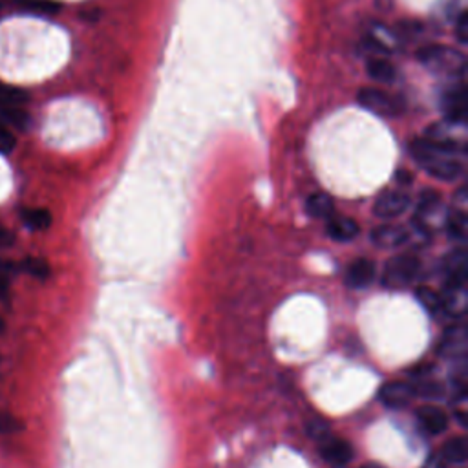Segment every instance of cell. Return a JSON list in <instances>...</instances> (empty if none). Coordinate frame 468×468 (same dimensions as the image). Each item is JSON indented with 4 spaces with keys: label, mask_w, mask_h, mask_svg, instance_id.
<instances>
[{
    "label": "cell",
    "mask_w": 468,
    "mask_h": 468,
    "mask_svg": "<svg viewBox=\"0 0 468 468\" xmlns=\"http://www.w3.org/2000/svg\"><path fill=\"white\" fill-rule=\"evenodd\" d=\"M443 466H444V463L441 461V457L432 459V461H428V463L424 464V468H443Z\"/></svg>",
    "instance_id": "33"
},
{
    "label": "cell",
    "mask_w": 468,
    "mask_h": 468,
    "mask_svg": "<svg viewBox=\"0 0 468 468\" xmlns=\"http://www.w3.org/2000/svg\"><path fill=\"white\" fill-rule=\"evenodd\" d=\"M372 242L375 248L381 249H395L401 248L408 242V229L401 227V225H394V223H385V225H377L372 230Z\"/></svg>",
    "instance_id": "10"
},
{
    "label": "cell",
    "mask_w": 468,
    "mask_h": 468,
    "mask_svg": "<svg viewBox=\"0 0 468 468\" xmlns=\"http://www.w3.org/2000/svg\"><path fill=\"white\" fill-rule=\"evenodd\" d=\"M379 399L386 408L403 410L415 399V386L406 381H394L381 388Z\"/></svg>",
    "instance_id": "9"
},
{
    "label": "cell",
    "mask_w": 468,
    "mask_h": 468,
    "mask_svg": "<svg viewBox=\"0 0 468 468\" xmlns=\"http://www.w3.org/2000/svg\"><path fill=\"white\" fill-rule=\"evenodd\" d=\"M14 240H15L14 234H12L10 230L0 227V249H5V248H8V246H12Z\"/></svg>",
    "instance_id": "31"
},
{
    "label": "cell",
    "mask_w": 468,
    "mask_h": 468,
    "mask_svg": "<svg viewBox=\"0 0 468 468\" xmlns=\"http://www.w3.org/2000/svg\"><path fill=\"white\" fill-rule=\"evenodd\" d=\"M453 30L459 44L464 46L468 43V15L464 10H461L459 15L453 19Z\"/></svg>",
    "instance_id": "27"
},
{
    "label": "cell",
    "mask_w": 468,
    "mask_h": 468,
    "mask_svg": "<svg viewBox=\"0 0 468 468\" xmlns=\"http://www.w3.org/2000/svg\"><path fill=\"white\" fill-rule=\"evenodd\" d=\"M326 230H327V237L331 240L340 242V244H347V242H354L359 237L361 227H359V223L356 219H351L347 216L333 214L327 219Z\"/></svg>",
    "instance_id": "13"
},
{
    "label": "cell",
    "mask_w": 468,
    "mask_h": 468,
    "mask_svg": "<svg viewBox=\"0 0 468 468\" xmlns=\"http://www.w3.org/2000/svg\"><path fill=\"white\" fill-rule=\"evenodd\" d=\"M366 72L379 84H394L397 79L395 66L383 55H374L372 59H368Z\"/></svg>",
    "instance_id": "17"
},
{
    "label": "cell",
    "mask_w": 468,
    "mask_h": 468,
    "mask_svg": "<svg viewBox=\"0 0 468 468\" xmlns=\"http://www.w3.org/2000/svg\"><path fill=\"white\" fill-rule=\"evenodd\" d=\"M3 331H5V320L0 318V333H3Z\"/></svg>",
    "instance_id": "35"
},
{
    "label": "cell",
    "mask_w": 468,
    "mask_h": 468,
    "mask_svg": "<svg viewBox=\"0 0 468 468\" xmlns=\"http://www.w3.org/2000/svg\"><path fill=\"white\" fill-rule=\"evenodd\" d=\"M444 229H446L448 237L453 242L464 244L466 242V229H468L466 212L463 209H453L452 212H448L446 219H444Z\"/></svg>",
    "instance_id": "18"
},
{
    "label": "cell",
    "mask_w": 468,
    "mask_h": 468,
    "mask_svg": "<svg viewBox=\"0 0 468 468\" xmlns=\"http://www.w3.org/2000/svg\"><path fill=\"white\" fill-rule=\"evenodd\" d=\"M443 395V386L437 383H423L415 386V397H424L428 401H437Z\"/></svg>",
    "instance_id": "26"
},
{
    "label": "cell",
    "mask_w": 468,
    "mask_h": 468,
    "mask_svg": "<svg viewBox=\"0 0 468 468\" xmlns=\"http://www.w3.org/2000/svg\"><path fill=\"white\" fill-rule=\"evenodd\" d=\"M441 461L444 464H464L466 463V441L463 437H455L444 444L441 450Z\"/></svg>",
    "instance_id": "20"
},
{
    "label": "cell",
    "mask_w": 468,
    "mask_h": 468,
    "mask_svg": "<svg viewBox=\"0 0 468 468\" xmlns=\"http://www.w3.org/2000/svg\"><path fill=\"white\" fill-rule=\"evenodd\" d=\"M6 295H8V282L3 275H0V298H6Z\"/></svg>",
    "instance_id": "32"
},
{
    "label": "cell",
    "mask_w": 468,
    "mask_h": 468,
    "mask_svg": "<svg viewBox=\"0 0 468 468\" xmlns=\"http://www.w3.org/2000/svg\"><path fill=\"white\" fill-rule=\"evenodd\" d=\"M320 455L335 466H344L347 464L351 459H354V446H351L347 441L344 439H336L333 435H327L326 439H322L320 443Z\"/></svg>",
    "instance_id": "12"
},
{
    "label": "cell",
    "mask_w": 468,
    "mask_h": 468,
    "mask_svg": "<svg viewBox=\"0 0 468 468\" xmlns=\"http://www.w3.org/2000/svg\"><path fill=\"white\" fill-rule=\"evenodd\" d=\"M361 468H383L381 464H375V463H370V464H365V466H361Z\"/></svg>",
    "instance_id": "34"
},
{
    "label": "cell",
    "mask_w": 468,
    "mask_h": 468,
    "mask_svg": "<svg viewBox=\"0 0 468 468\" xmlns=\"http://www.w3.org/2000/svg\"><path fill=\"white\" fill-rule=\"evenodd\" d=\"M410 154L426 174L439 181L452 183L464 174L461 158L466 154V145H452L419 138L410 143Z\"/></svg>",
    "instance_id": "1"
},
{
    "label": "cell",
    "mask_w": 468,
    "mask_h": 468,
    "mask_svg": "<svg viewBox=\"0 0 468 468\" xmlns=\"http://www.w3.org/2000/svg\"><path fill=\"white\" fill-rule=\"evenodd\" d=\"M441 295V315L463 318L466 313V289L464 286H446Z\"/></svg>",
    "instance_id": "15"
},
{
    "label": "cell",
    "mask_w": 468,
    "mask_h": 468,
    "mask_svg": "<svg viewBox=\"0 0 468 468\" xmlns=\"http://www.w3.org/2000/svg\"><path fill=\"white\" fill-rule=\"evenodd\" d=\"M28 101V93L23 88L0 83V108H19Z\"/></svg>",
    "instance_id": "21"
},
{
    "label": "cell",
    "mask_w": 468,
    "mask_h": 468,
    "mask_svg": "<svg viewBox=\"0 0 468 468\" xmlns=\"http://www.w3.org/2000/svg\"><path fill=\"white\" fill-rule=\"evenodd\" d=\"M377 277L375 262L368 258H359L346 271V286L351 289H368Z\"/></svg>",
    "instance_id": "11"
},
{
    "label": "cell",
    "mask_w": 468,
    "mask_h": 468,
    "mask_svg": "<svg viewBox=\"0 0 468 468\" xmlns=\"http://www.w3.org/2000/svg\"><path fill=\"white\" fill-rule=\"evenodd\" d=\"M306 210L311 218L317 219H329L335 214V203L329 194L326 192H317L311 194L306 201Z\"/></svg>",
    "instance_id": "19"
},
{
    "label": "cell",
    "mask_w": 468,
    "mask_h": 468,
    "mask_svg": "<svg viewBox=\"0 0 468 468\" xmlns=\"http://www.w3.org/2000/svg\"><path fill=\"white\" fill-rule=\"evenodd\" d=\"M441 108L446 122L466 127V95L463 81L446 86V90L441 93Z\"/></svg>",
    "instance_id": "5"
},
{
    "label": "cell",
    "mask_w": 468,
    "mask_h": 468,
    "mask_svg": "<svg viewBox=\"0 0 468 468\" xmlns=\"http://www.w3.org/2000/svg\"><path fill=\"white\" fill-rule=\"evenodd\" d=\"M17 428L12 415H0V432H14Z\"/></svg>",
    "instance_id": "30"
},
{
    "label": "cell",
    "mask_w": 468,
    "mask_h": 468,
    "mask_svg": "<svg viewBox=\"0 0 468 468\" xmlns=\"http://www.w3.org/2000/svg\"><path fill=\"white\" fill-rule=\"evenodd\" d=\"M15 149V136L0 122V154H10Z\"/></svg>",
    "instance_id": "29"
},
{
    "label": "cell",
    "mask_w": 468,
    "mask_h": 468,
    "mask_svg": "<svg viewBox=\"0 0 468 468\" xmlns=\"http://www.w3.org/2000/svg\"><path fill=\"white\" fill-rule=\"evenodd\" d=\"M421 273V260L415 255H399L386 262L381 284L386 289H406L417 280Z\"/></svg>",
    "instance_id": "3"
},
{
    "label": "cell",
    "mask_w": 468,
    "mask_h": 468,
    "mask_svg": "<svg viewBox=\"0 0 468 468\" xmlns=\"http://www.w3.org/2000/svg\"><path fill=\"white\" fill-rule=\"evenodd\" d=\"M437 354L443 359H453L463 361L466 356V331L463 324H453L448 327L437 346Z\"/></svg>",
    "instance_id": "8"
},
{
    "label": "cell",
    "mask_w": 468,
    "mask_h": 468,
    "mask_svg": "<svg viewBox=\"0 0 468 468\" xmlns=\"http://www.w3.org/2000/svg\"><path fill=\"white\" fill-rule=\"evenodd\" d=\"M19 5L24 6L30 12L37 14H55L61 10V5L54 3V0H19Z\"/></svg>",
    "instance_id": "24"
},
{
    "label": "cell",
    "mask_w": 468,
    "mask_h": 468,
    "mask_svg": "<svg viewBox=\"0 0 468 468\" xmlns=\"http://www.w3.org/2000/svg\"><path fill=\"white\" fill-rule=\"evenodd\" d=\"M443 271L446 275V286L466 284V253L463 248L446 255L443 262Z\"/></svg>",
    "instance_id": "16"
},
{
    "label": "cell",
    "mask_w": 468,
    "mask_h": 468,
    "mask_svg": "<svg viewBox=\"0 0 468 468\" xmlns=\"http://www.w3.org/2000/svg\"><path fill=\"white\" fill-rule=\"evenodd\" d=\"M446 214H448V212H446L444 207H443L441 196H439L437 192H434V190H424V192L421 194V200H419V205H417V212H415L414 223L432 234L434 225L439 221V218L446 219Z\"/></svg>",
    "instance_id": "7"
},
{
    "label": "cell",
    "mask_w": 468,
    "mask_h": 468,
    "mask_svg": "<svg viewBox=\"0 0 468 468\" xmlns=\"http://www.w3.org/2000/svg\"><path fill=\"white\" fill-rule=\"evenodd\" d=\"M417 61L434 75L463 81L466 73V57L459 50L441 44H428L417 52Z\"/></svg>",
    "instance_id": "2"
},
{
    "label": "cell",
    "mask_w": 468,
    "mask_h": 468,
    "mask_svg": "<svg viewBox=\"0 0 468 468\" xmlns=\"http://www.w3.org/2000/svg\"><path fill=\"white\" fill-rule=\"evenodd\" d=\"M21 218L32 230H44L52 225V214L46 209H26Z\"/></svg>",
    "instance_id": "22"
},
{
    "label": "cell",
    "mask_w": 468,
    "mask_h": 468,
    "mask_svg": "<svg viewBox=\"0 0 468 468\" xmlns=\"http://www.w3.org/2000/svg\"><path fill=\"white\" fill-rule=\"evenodd\" d=\"M306 430H307V435L309 437H313L315 441H322V439H326L327 435H331L329 434V426H327V423L326 421H320V419H313V421H309L307 423V426H306Z\"/></svg>",
    "instance_id": "28"
},
{
    "label": "cell",
    "mask_w": 468,
    "mask_h": 468,
    "mask_svg": "<svg viewBox=\"0 0 468 468\" xmlns=\"http://www.w3.org/2000/svg\"><path fill=\"white\" fill-rule=\"evenodd\" d=\"M415 297L419 300V304L432 315H441V295L439 291L432 289V288H426V286H421L417 291H415Z\"/></svg>",
    "instance_id": "23"
},
{
    "label": "cell",
    "mask_w": 468,
    "mask_h": 468,
    "mask_svg": "<svg viewBox=\"0 0 468 468\" xmlns=\"http://www.w3.org/2000/svg\"><path fill=\"white\" fill-rule=\"evenodd\" d=\"M357 101L363 108L370 110L372 113L379 117H386V120H394L405 113L406 106L405 101L388 90L383 88H361L357 93Z\"/></svg>",
    "instance_id": "4"
},
{
    "label": "cell",
    "mask_w": 468,
    "mask_h": 468,
    "mask_svg": "<svg viewBox=\"0 0 468 468\" xmlns=\"http://www.w3.org/2000/svg\"><path fill=\"white\" fill-rule=\"evenodd\" d=\"M415 419L419 426L430 435H439L448 428V415L435 405L419 406L415 412Z\"/></svg>",
    "instance_id": "14"
},
{
    "label": "cell",
    "mask_w": 468,
    "mask_h": 468,
    "mask_svg": "<svg viewBox=\"0 0 468 468\" xmlns=\"http://www.w3.org/2000/svg\"><path fill=\"white\" fill-rule=\"evenodd\" d=\"M21 268H23L28 275H32V277H35V278H41V280L50 275V266H48V262L43 260V258H26V260L21 264Z\"/></svg>",
    "instance_id": "25"
},
{
    "label": "cell",
    "mask_w": 468,
    "mask_h": 468,
    "mask_svg": "<svg viewBox=\"0 0 468 468\" xmlns=\"http://www.w3.org/2000/svg\"><path fill=\"white\" fill-rule=\"evenodd\" d=\"M412 200L406 190L401 189H386L383 190L375 203H374V214L381 219H395L403 212L408 210Z\"/></svg>",
    "instance_id": "6"
}]
</instances>
